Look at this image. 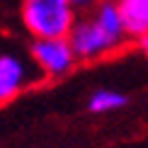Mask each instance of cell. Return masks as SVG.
Instances as JSON below:
<instances>
[{
  "mask_svg": "<svg viewBox=\"0 0 148 148\" xmlns=\"http://www.w3.org/2000/svg\"><path fill=\"white\" fill-rule=\"evenodd\" d=\"M124 39L126 29L116 0H100L95 8H90V15L78 17L68 36L80 61H95L107 56L109 51L124 44Z\"/></svg>",
  "mask_w": 148,
  "mask_h": 148,
  "instance_id": "obj_1",
  "label": "cell"
},
{
  "mask_svg": "<svg viewBox=\"0 0 148 148\" xmlns=\"http://www.w3.org/2000/svg\"><path fill=\"white\" fill-rule=\"evenodd\" d=\"M78 22L71 0H22V24L34 39H66Z\"/></svg>",
  "mask_w": 148,
  "mask_h": 148,
  "instance_id": "obj_2",
  "label": "cell"
},
{
  "mask_svg": "<svg viewBox=\"0 0 148 148\" xmlns=\"http://www.w3.org/2000/svg\"><path fill=\"white\" fill-rule=\"evenodd\" d=\"M29 53H32L36 68L46 78H61L71 73V68L78 61L68 36L66 39H34L29 46Z\"/></svg>",
  "mask_w": 148,
  "mask_h": 148,
  "instance_id": "obj_3",
  "label": "cell"
},
{
  "mask_svg": "<svg viewBox=\"0 0 148 148\" xmlns=\"http://www.w3.org/2000/svg\"><path fill=\"white\" fill-rule=\"evenodd\" d=\"M29 80V68L27 63L12 51L0 53V102L8 104L12 97H17L24 90Z\"/></svg>",
  "mask_w": 148,
  "mask_h": 148,
  "instance_id": "obj_4",
  "label": "cell"
},
{
  "mask_svg": "<svg viewBox=\"0 0 148 148\" xmlns=\"http://www.w3.org/2000/svg\"><path fill=\"white\" fill-rule=\"evenodd\" d=\"M119 12L124 20L126 36L134 39H146L148 36V0H116Z\"/></svg>",
  "mask_w": 148,
  "mask_h": 148,
  "instance_id": "obj_5",
  "label": "cell"
},
{
  "mask_svg": "<svg viewBox=\"0 0 148 148\" xmlns=\"http://www.w3.org/2000/svg\"><path fill=\"white\" fill-rule=\"evenodd\" d=\"M126 104H129V97L124 95V92L102 88V90H95L90 95L88 112H92V114H109V112H116V109L126 107Z\"/></svg>",
  "mask_w": 148,
  "mask_h": 148,
  "instance_id": "obj_6",
  "label": "cell"
},
{
  "mask_svg": "<svg viewBox=\"0 0 148 148\" xmlns=\"http://www.w3.org/2000/svg\"><path fill=\"white\" fill-rule=\"evenodd\" d=\"M73 5H75V10H90V8H95L100 0H71Z\"/></svg>",
  "mask_w": 148,
  "mask_h": 148,
  "instance_id": "obj_7",
  "label": "cell"
},
{
  "mask_svg": "<svg viewBox=\"0 0 148 148\" xmlns=\"http://www.w3.org/2000/svg\"><path fill=\"white\" fill-rule=\"evenodd\" d=\"M141 49H143V53L148 56V36H146V39H141Z\"/></svg>",
  "mask_w": 148,
  "mask_h": 148,
  "instance_id": "obj_8",
  "label": "cell"
}]
</instances>
